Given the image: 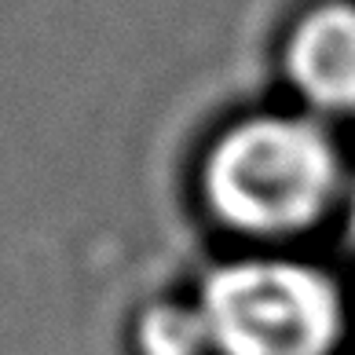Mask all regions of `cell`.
<instances>
[{
	"instance_id": "3",
	"label": "cell",
	"mask_w": 355,
	"mask_h": 355,
	"mask_svg": "<svg viewBox=\"0 0 355 355\" xmlns=\"http://www.w3.org/2000/svg\"><path fill=\"white\" fill-rule=\"evenodd\" d=\"M279 70L304 110L319 121H355V0H319L282 37Z\"/></svg>"
},
{
	"instance_id": "4",
	"label": "cell",
	"mask_w": 355,
	"mask_h": 355,
	"mask_svg": "<svg viewBox=\"0 0 355 355\" xmlns=\"http://www.w3.org/2000/svg\"><path fill=\"white\" fill-rule=\"evenodd\" d=\"M136 355H213L205 319L194 300H154L132 322Z\"/></svg>"
},
{
	"instance_id": "2",
	"label": "cell",
	"mask_w": 355,
	"mask_h": 355,
	"mask_svg": "<svg viewBox=\"0 0 355 355\" xmlns=\"http://www.w3.org/2000/svg\"><path fill=\"white\" fill-rule=\"evenodd\" d=\"M213 355H337L352 315L337 275L289 253H242L194 289Z\"/></svg>"
},
{
	"instance_id": "1",
	"label": "cell",
	"mask_w": 355,
	"mask_h": 355,
	"mask_svg": "<svg viewBox=\"0 0 355 355\" xmlns=\"http://www.w3.org/2000/svg\"><path fill=\"white\" fill-rule=\"evenodd\" d=\"M352 183L337 132L304 110L245 114L205 147L198 194L220 231L286 245L337 220Z\"/></svg>"
},
{
	"instance_id": "5",
	"label": "cell",
	"mask_w": 355,
	"mask_h": 355,
	"mask_svg": "<svg viewBox=\"0 0 355 355\" xmlns=\"http://www.w3.org/2000/svg\"><path fill=\"white\" fill-rule=\"evenodd\" d=\"M337 227H340V234H345V242L355 249V176H352V183H348V191H345V202H340V209H337Z\"/></svg>"
}]
</instances>
